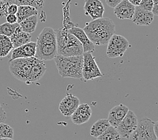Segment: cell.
Segmentation results:
<instances>
[{
	"mask_svg": "<svg viewBox=\"0 0 158 140\" xmlns=\"http://www.w3.org/2000/svg\"><path fill=\"white\" fill-rule=\"evenodd\" d=\"M94 45L101 46L108 43L115 32V24L111 19L102 17L88 22L83 29Z\"/></svg>",
	"mask_w": 158,
	"mask_h": 140,
	"instance_id": "obj_1",
	"label": "cell"
},
{
	"mask_svg": "<svg viewBox=\"0 0 158 140\" xmlns=\"http://www.w3.org/2000/svg\"><path fill=\"white\" fill-rule=\"evenodd\" d=\"M55 33L58 55L65 57L83 55L84 51L81 43L76 36L68 32L67 28L56 30Z\"/></svg>",
	"mask_w": 158,
	"mask_h": 140,
	"instance_id": "obj_2",
	"label": "cell"
},
{
	"mask_svg": "<svg viewBox=\"0 0 158 140\" xmlns=\"http://www.w3.org/2000/svg\"><path fill=\"white\" fill-rule=\"evenodd\" d=\"M54 59L58 72L62 78L82 79L83 55L71 57L57 55Z\"/></svg>",
	"mask_w": 158,
	"mask_h": 140,
	"instance_id": "obj_3",
	"label": "cell"
},
{
	"mask_svg": "<svg viewBox=\"0 0 158 140\" xmlns=\"http://www.w3.org/2000/svg\"><path fill=\"white\" fill-rule=\"evenodd\" d=\"M36 60L35 57H32L28 58H18L10 61V73L18 80L26 83Z\"/></svg>",
	"mask_w": 158,
	"mask_h": 140,
	"instance_id": "obj_4",
	"label": "cell"
},
{
	"mask_svg": "<svg viewBox=\"0 0 158 140\" xmlns=\"http://www.w3.org/2000/svg\"><path fill=\"white\" fill-rule=\"evenodd\" d=\"M154 121L149 118H143L138 121L137 128L129 137L130 140H157L154 133Z\"/></svg>",
	"mask_w": 158,
	"mask_h": 140,
	"instance_id": "obj_5",
	"label": "cell"
},
{
	"mask_svg": "<svg viewBox=\"0 0 158 140\" xmlns=\"http://www.w3.org/2000/svg\"><path fill=\"white\" fill-rule=\"evenodd\" d=\"M107 44L106 55L109 58L121 57L130 47L129 41L125 37L114 34L111 36Z\"/></svg>",
	"mask_w": 158,
	"mask_h": 140,
	"instance_id": "obj_6",
	"label": "cell"
},
{
	"mask_svg": "<svg viewBox=\"0 0 158 140\" xmlns=\"http://www.w3.org/2000/svg\"><path fill=\"white\" fill-rule=\"evenodd\" d=\"M102 76V74L96 62L95 57L92 53H83V67H82V79L85 81L92 80Z\"/></svg>",
	"mask_w": 158,
	"mask_h": 140,
	"instance_id": "obj_7",
	"label": "cell"
},
{
	"mask_svg": "<svg viewBox=\"0 0 158 140\" xmlns=\"http://www.w3.org/2000/svg\"><path fill=\"white\" fill-rule=\"evenodd\" d=\"M137 125L138 119L136 115L133 111L129 110L126 116L124 117L116 129L121 137L129 139L131 134L137 128Z\"/></svg>",
	"mask_w": 158,
	"mask_h": 140,
	"instance_id": "obj_8",
	"label": "cell"
},
{
	"mask_svg": "<svg viewBox=\"0 0 158 140\" xmlns=\"http://www.w3.org/2000/svg\"><path fill=\"white\" fill-rule=\"evenodd\" d=\"M80 104V99L77 96L71 94H68L61 101L59 109L63 115L71 117Z\"/></svg>",
	"mask_w": 158,
	"mask_h": 140,
	"instance_id": "obj_9",
	"label": "cell"
},
{
	"mask_svg": "<svg viewBox=\"0 0 158 140\" xmlns=\"http://www.w3.org/2000/svg\"><path fill=\"white\" fill-rule=\"evenodd\" d=\"M57 54V43L37 45L35 57L42 61H50L54 59Z\"/></svg>",
	"mask_w": 158,
	"mask_h": 140,
	"instance_id": "obj_10",
	"label": "cell"
},
{
	"mask_svg": "<svg viewBox=\"0 0 158 140\" xmlns=\"http://www.w3.org/2000/svg\"><path fill=\"white\" fill-rule=\"evenodd\" d=\"M68 32L76 36L81 43L84 53H92L95 51V45L91 42L82 28L74 25L67 29Z\"/></svg>",
	"mask_w": 158,
	"mask_h": 140,
	"instance_id": "obj_11",
	"label": "cell"
},
{
	"mask_svg": "<svg viewBox=\"0 0 158 140\" xmlns=\"http://www.w3.org/2000/svg\"><path fill=\"white\" fill-rule=\"evenodd\" d=\"M84 10L87 16H90L92 20L103 17L104 7L100 0H85Z\"/></svg>",
	"mask_w": 158,
	"mask_h": 140,
	"instance_id": "obj_12",
	"label": "cell"
},
{
	"mask_svg": "<svg viewBox=\"0 0 158 140\" xmlns=\"http://www.w3.org/2000/svg\"><path fill=\"white\" fill-rule=\"evenodd\" d=\"M36 43L35 42H29L20 47L14 48L11 51V58L10 61L18 58H28L35 56Z\"/></svg>",
	"mask_w": 158,
	"mask_h": 140,
	"instance_id": "obj_13",
	"label": "cell"
},
{
	"mask_svg": "<svg viewBox=\"0 0 158 140\" xmlns=\"http://www.w3.org/2000/svg\"><path fill=\"white\" fill-rule=\"evenodd\" d=\"M92 115V109L86 104H80L77 109L71 116V119L74 124L80 125L87 123Z\"/></svg>",
	"mask_w": 158,
	"mask_h": 140,
	"instance_id": "obj_14",
	"label": "cell"
},
{
	"mask_svg": "<svg viewBox=\"0 0 158 140\" xmlns=\"http://www.w3.org/2000/svg\"><path fill=\"white\" fill-rule=\"evenodd\" d=\"M135 6L128 0H123L114 8V14L120 20H131Z\"/></svg>",
	"mask_w": 158,
	"mask_h": 140,
	"instance_id": "obj_15",
	"label": "cell"
},
{
	"mask_svg": "<svg viewBox=\"0 0 158 140\" xmlns=\"http://www.w3.org/2000/svg\"><path fill=\"white\" fill-rule=\"evenodd\" d=\"M129 107L123 104H120L110 110L108 113V121L110 126L117 127L120 121L124 119L129 111Z\"/></svg>",
	"mask_w": 158,
	"mask_h": 140,
	"instance_id": "obj_16",
	"label": "cell"
},
{
	"mask_svg": "<svg viewBox=\"0 0 158 140\" xmlns=\"http://www.w3.org/2000/svg\"><path fill=\"white\" fill-rule=\"evenodd\" d=\"M46 70L47 67L45 66L43 61L36 58V62L33 64L31 70L30 71L26 84H32L39 82L43 77L44 74L46 72Z\"/></svg>",
	"mask_w": 158,
	"mask_h": 140,
	"instance_id": "obj_17",
	"label": "cell"
},
{
	"mask_svg": "<svg viewBox=\"0 0 158 140\" xmlns=\"http://www.w3.org/2000/svg\"><path fill=\"white\" fill-rule=\"evenodd\" d=\"M154 15L152 12L141 9L138 6H135V12L132 18L134 24L139 26H149L153 21Z\"/></svg>",
	"mask_w": 158,
	"mask_h": 140,
	"instance_id": "obj_18",
	"label": "cell"
},
{
	"mask_svg": "<svg viewBox=\"0 0 158 140\" xmlns=\"http://www.w3.org/2000/svg\"><path fill=\"white\" fill-rule=\"evenodd\" d=\"M12 42L14 49L20 47L26 43H28L31 41L32 36L31 34L22 31L20 26L18 28L16 32L10 37Z\"/></svg>",
	"mask_w": 158,
	"mask_h": 140,
	"instance_id": "obj_19",
	"label": "cell"
},
{
	"mask_svg": "<svg viewBox=\"0 0 158 140\" xmlns=\"http://www.w3.org/2000/svg\"><path fill=\"white\" fill-rule=\"evenodd\" d=\"M36 43L37 45L57 43L55 30L51 27L44 28L37 38Z\"/></svg>",
	"mask_w": 158,
	"mask_h": 140,
	"instance_id": "obj_20",
	"label": "cell"
},
{
	"mask_svg": "<svg viewBox=\"0 0 158 140\" xmlns=\"http://www.w3.org/2000/svg\"><path fill=\"white\" fill-rule=\"evenodd\" d=\"M16 15L18 19V23L19 24L22 20L30 16L33 15H38V10L33 6L20 5L18 7V11Z\"/></svg>",
	"mask_w": 158,
	"mask_h": 140,
	"instance_id": "obj_21",
	"label": "cell"
},
{
	"mask_svg": "<svg viewBox=\"0 0 158 140\" xmlns=\"http://www.w3.org/2000/svg\"><path fill=\"white\" fill-rule=\"evenodd\" d=\"M110 126L108 119H101L93 124L89 131V134L94 138H98Z\"/></svg>",
	"mask_w": 158,
	"mask_h": 140,
	"instance_id": "obj_22",
	"label": "cell"
},
{
	"mask_svg": "<svg viewBox=\"0 0 158 140\" xmlns=\"http://www.w3.org/2000/svg\"><path fill=\"white\" fill-rule=\"evenodd\" d=\"M38 24V16L33 15L20 22L19 24L22 31L31 34L36 31Z\"/></svg>",
	"mask_w": 158,
	"mask_h": 140,
	"instance_id": "obj_23",
	"label": "cell"
},
{
	"mask_svg": "<svg viewBox=\"0 0 158 140\" xmlns=\"http://www.w3.org/2000/svg\"><path fill=\"white\" fill-rule=\"evenodd\" d=\"M14 49L10 37L0 35V57L7 56Z\"/></svg>",
	"mask_w": 158,
	"mask_h": 140,
	"instance_id": "obj_24",
	"label": "cell"
},
{
	"mask_svg": "<svg viewBox=\"0 0 158 140\" xmlns=\"http://www.w3.org/2000/svg\"><path fill=\"white\" fill-rule=\"evenodd\" d=\"M121 136L120 135L116 129L110 126L103 134L96 138V140H120Z\"/></svg>",
	"mask_w": 158,
	"mask_h": 140,
	"instance_id": "obj_25",
	"label": "cell"
},
{
	"mask_svg": "<svg viewBox=\"0 0 158 140\" xmlns=\"http://www.w3.org/2000/svg\"><path fill=\"white\" fill-rule=\"evenodd\" d=\"M19 27L20 24L18 23L10 24L6 22L0 25V35L10 37Z\"/></svg>",
	"mask_w": 158,
	"mask_h": 140,
	"instance_id": "obj_26",
	"label": "cell"
},
{
	"mask_svg": "<svg viewBox=\"0 0 158 140\" xmlns=\"http://www.w3.org/2000/svg\"><path fill=\"white\" fill-rule=\"evenodd\" d=\"M14 138V129L12 127L4 123H0V138Z\"/></svg>",
	"mask_w": 158,
	"mask_h": 140,
	"instance_id": "obj_27",
	"label": "cell"
},
{
	"mask_svg": "<svg viewBox=\"0 0 158 140\" xmlns=\"http://www.w3.org/2000/svg\"><path fill=\"white\" fill-rule=\"evenodd\" d=\"M14 3H16L18 6H31L37 9L42 8L44 4V0H15Z\"/></svg>",
	"mask_w": 158,
	"mask_h": 140,
	"instance_id": "obj_28",
	"label": "cell"
},
{
	"mask_svg": "<svg viewBox=\"0 0 158 140\" xmlns=\"http://www.w3.org/2000/svg\"><path fill=\"white\" fill-rule=\"evenodd\" d=\"M153 6V0H141L140 3L138 6L143 10L148 11V12H152Z\"/></svg>",
	"mask_w": 158,
	"mask_h": 140,
	"instance_id": "obj_29",
	"label": "cell"
},
{
	"mask_svg": "<svg viewBox=\"0 0 158 140\" xmlns=\"http://www.w3.org/2000/svg\"><path fill=\"white\" fill-rule=\"evenodd\" d=\"M18 6L16 3H11L7 7L6 14H16Z\"/></svg>",
	"mask_w": 158,
	"mask_h": 140,
	"instance_id": "obj_30",
	"label": "cell"
},
{
	"mask_svg": "<svg viewBox=\"0 0 158 140\" xmlns=\"http://www.w3.org/2000/svg\"><path fill=\"white\" fill-rule=\"evenodd\" d=\"M6 21L10 24L18 23V19L16 14H6Z\"/></svg>",
	"mask_w": 158,
	"mask_h": 140,
	"instance_id": "obj_31",
	"label": "cell"
},
{
	"mask_svg": "<svg viewBox=\"0 0 158 140\" xmlns=\"http://www.w3.org/2000/svg\"><path fill=\"white\" fill-rule=\"evenodd\" d=\"M123 1V0H105L106 4L110 7L112 8H114V7L117 6L119 3H120Z\"/></svg>",
	"mask_w": 158,
	"mask_h": 140,
	"instance_id": "obj_32",
	"label": "cell"
},
{
	"mask_svg": "<svg viewBox=\"0 0 158 140\" xmlns=\"http://www.w3.org/2000/svg\"><path fill=\"white\" fill-rule=\"evenodd\" d=\"M6 119V112L4 111V109L2 108L1 104H0V123H4Z\"/></svg>",
	"mask_w": 158,
	"mask_h": 140,
	"instance_id": "obj_33",
	"label": "cell"
},
{
	"mask_svg": "<svg viewBox=\"0 0 158 140\" xmlns=\"http://www.w3.org/2000/svg\"><path fill=\"white\" fill-rule=\"evenodd\" d=\"M153 6L152 10V12L154 16H157L158 15V0H153Z\"/></svg>",
	"mask_w": 158,
	"mask_h": 140,
	"instance_id": "obj_34",
	"label": "cell"
},
{
	"mask_svg": "<svg viewBox=\"0 0 158 140\" xmlns=\"http://www.w3.org/2000/svg\"><path fill=\"white\" fill-rule=\"evenodd\" d=\"M128 1L131 3H132L135 6H137L139 5V3H140L141 0H128Z\"/></svg>",
	"mask_w": 158,
	"mask_h": 140,
	"instance_id": "obj_35",
	"label": "cell"
},
{
	"mask_svg": "<svg viewBox=\"0 0 158 140\" xmlns=\"http://www.w3.org/2000/svg\"><path fill=\"white\" fill-rule=\"evenodd\" d=\"M158 122H155L154 123V125H153V130H154V133H155L156 137H158V133H157V129H158Z\"/></svg>",
	"mask_w": 158,
	"mask_h": 140,
	"instance_id": "obj_36",
	"label": "cell"
},
{
	"mask_svg": "<svg viewBox=\"0 0 158 140\" xmlns=\"http://www.w3.org/2000/svg\"><path fill=\"white\" fill-rule=\"evenodd\" d=\"M0 140H14L12 138H0Z\"/></svg>",
	"mask_w": 158,
	"mask_h": 140,
	"instance_id": "obj_37",
	"label": "cell"
}]
</instances>
